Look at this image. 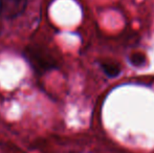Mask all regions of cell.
Returning <instances> with one entry per match:
<instances>
[{
	"label": "cell",
	"mask_w": 154,
	"mask_h": 153,
	"mask_svg": "<svg viewBox=\"0 0 154 153\" xmlns=\"http://www.w3.org/2000/svg\"><path fill=\"white\" fill-rule=\"evenodd\" d=\"M25 58L39 74H44L57 67V61L44 47L32 45L25 49Z\"/></svg>",
	"instance_id": "1"
},
{
	"label": "cell",
	"mask_w": 154,
	"mask_h": 153,
	"mask_svg": "<svg viewBox=\"0 0 154 153\" xmlns=\"http://www.w3.org/2000/svg\"><path fill=\"white\" fill-rule=\"evenodd\" d=\"M0 33H1V25H0Z\"/></svg>",
	"instance_id": "5"
},
{
	"label": "cell",
	"mask_w": 154,
	"mask_h": 153,
	"mask_svg": "<svg viewBox=\"0 0 154 153\" xmlns=\"http://www.w3.org/2000/svg\"><path fill=\"white\" fill-rule=\"evenodd\" d=\"M101 67L106 75L110 78H116L121 74V67L116 62H102Z\"/></svg>",
	"instance_id": "3"
},
{
	"label": "cell",
	"mask_w": 154,
	"mask_h": 153,
	"mask_svg": "<svg viewBox=\"0 0 154 153\" xmlns=\"http://www.w3.org/2000/svg\"><path fill=\"white\" fill-rule=\"evenodd\" d=\"M27 6V0H0V15L6 19L20 16Z\"/></svg>",
	"instance_id": "2"
},
{
	"label": "cell",
	"mask_w": 154,
	"mask_h": 153,
	"mask_svg": "<svg viewBox=\"0 0 154 153\" xmlns=\"http://www.w3.org/2000/svg\"><path fill=\"white\" fill-rule=\"evenodd\" d=\"M130 63L135 67H143L147 63V57L143 53H133L129 58Z\"/></svg>",
	"instance_id": "4"
}]
</instances>
